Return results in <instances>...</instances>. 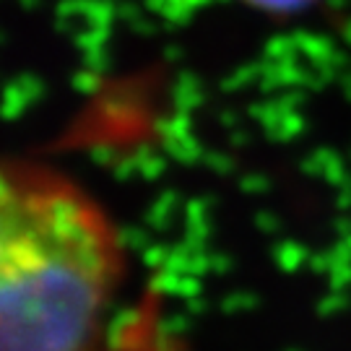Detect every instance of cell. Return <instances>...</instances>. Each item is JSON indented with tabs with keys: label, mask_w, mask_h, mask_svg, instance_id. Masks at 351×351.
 Masks as SVG:
<instances>
[{
	"label": "cell",
	"mask_w": 351,
	"mask_h": 351,
	"mask_svg": "<svg viewBox=\"0 0 351 351\" xmlns=\"http://www.w3.org/2000/svg\"><path fill=\"white\" fill-rule=\"evenodd\" d=\"M125 276L112 216L75 180L5 162L0 180V351H94Z\"/></svg>",
	"instance_id": "obj_1"
},
{
	"label": "cell",
	"mask_w": 351,
	"mask_h": 351,
	"mask_svg": "<svg viewBox=\"0 0 351 351\" xmlns=\"http://www.w3.org/2000/svg\"><path fill=\"white\" fill-rule=\"evenodd\" d=\"M258 5H265V8H294V5H302L307 0H252Z\"/></svg>",
	"instance_id": "obj_2"
}]
</instances>
